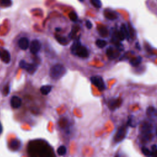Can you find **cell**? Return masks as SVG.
Instances as JSON below:
<instances>
[{
	"label": "cell",
	"mask_w": 157,
	"mask_h": 157,
	"mask_svg": "<svg viewBox=\"0 0 157 157\" xmlns=\"http://www.w3.org/2000/svg\"><path fill=\"white\" fill-rule=\"evenodd\" d=\"M66 72V68L62 65L57 64L53 66L49 71L50 76L54 80H58L62 78Z\"/></svg>",
	"instance_id": "6da1fadb"
},
{
	"label": "cell",
	"mask_w": 157,
	"mask_h": 157,
	"mask_svg": "<svg viewBox=\"0 0 157 157\" xmlns=\"http://www.w3.org/2000/svg\"><path fill=\"white\" fill-rule=\"evenodd\" d=\"M0 4L4 7H9L12 5L11 0H0Z\"/></svg>",
	"instance_id": "7402d4cb"
},
{
	"label": "cell",
	"mask_w": 157,
	"mask_h": 157,
	"mask_svg": "<svg viewBox=\"0 0 157 157\" xmlns=\"http://www.w3.org/2000/svg\"><path fill=\"white\" fill-rule=\"evenodd\" d=\"M19 47L22 50L25 51L30 47V42L28 38H22L19 39L18 42Z\"/></svg>",
	"instance_id": "ba28073f"
},
{
	"label": "cell",
	"mask_w": 157,
	"mask_h": 157,
	"mask_svg": "<svg viewBox=\"0 0 157 157\" xmlns=\"http://www.w3.org/2000/svg\"><path fill=\"white\" fill-rule=\"evenodd\" d=\"M10 105L13 108L17 109L22 105V100L19 96H14L10 100Z\"/></svg>",
	"instance_id": "9c48e42d"
},
{
	"label": "cell",
	"mask_w": 157,
	"mask_h": 157,
	"mask_svg": "<svg viewBox=\"0 0 157 157\" xmlns=\"http://www.w3.org/2000/svg\"><path fill=\"white\" fill-rule=\"evenodd\" d=\"M141 62H142V58L141 57H138L135 58H133L132 60H131L130 63H131V65H132L133 66H137L139 64H141Z\"/></svg>",
	"instance_id": "9a60e30c"
},
{
	"label": "cell",
	"mask_w": 157,
	"mask_h": 157,
	"mask_svg": "<svg viewBox=\"0 0 157 157\" xmlns=\"http://www.w3.org/2000/svg\"><path fill=\"white\" fill-rule=\"evenodd\" d=\"M56 39L58 42H60V44H62L63 45H67V44L68 43V39L64 37H62V36H56Z\"/></svg>",
	"instance_id": "d6986e66"
},
{
	"label": "cell",
	"mask_w": 157,
	"mask_h": 157,
	"mask_svg": "<svg viewBox=\"0 0 157 157\" xmlns=\"http://www.w3.org/2000/svg\"><path fill=\"white\" fill-rule=\"evenodd\" d=\"M142 153H143V154L144 155H146L147 156H152V152L149 149L146 148V147H143L142 149Z\"/></svg>",
	"instance_id": "cb8c5ba5"
},
{
	"label": "cell",
	"mask_w": 157,
	"mask_h": 157,
	"mask_svg": "<svg viewBox=\"0 0 157 157\" xmlns=\"http://www.w3.org/2000/svg\"><path fill=\"white\" fill-rule=\"evenodd\" d=\"M147 114L150 118H153L154 117H157V111L153 107H148L147 110Z\"/></svg>",
	"instance_id": "7c38bea8"
},
{
	"label": "cell",
	"mask_w": 157,
	"mask_h": 157,
	"mask_svg": "<svg viewBox=\"0 0 157 157\" xmlns=\"http://www.w3.org/2000/svg\"><path fill=\"white\" fill-rule=\"evenodd\" d=\"M66 152H67L66 148L64 146L59 147L57 149V153L60 156H64L66 153Z\"/></svg>",
	"instance_id": "e0dca14e"
},
{
	"label": "cell",
	"mask_w": 157,
	"mask_h": 157,
	"mask_svg": "<svg viewBox=\"0 0 157 157\" xmlns=\"http://www.w3.org/2000/svg\"><path fill=\"white\" fill-rule=\"evenodd\" d=\"M90 81L94 86L97 87L100 91H103L106 89V86L103 78L100 76H93L90 78Z\"/></svg>",
	"instance_id": "7a4b0ae2"
},
{
	"label": "cell",
	"mask_w": 157,
	"mask_h": 157,
	"mask_svg": "<svg viewBox=\"0 0 157 157\" xmlns=\"http://www.w3.org/2000/svg\"><path fill=\"white\" fill-rule=\"evenodd\" d=\"M96 44L99 48H104L107 45V42L104 40L98 39L96 41Z\"/></svg>",
	"instance_id": "44dd1931"
},
{
	"label": "cell",
	"mask_w": 157,
	"mask_h": 157,
	"mask_svg": "<svg viewBox=\"0 0 157 157\" xmlns=\"http://www.w3.org/2000/svg\"><path fill=\"white\" fill-rule=\"evenodd\" d=\"M79 29V28L78 27H74L73 28H72V31L71 32V33H70V34H69V37H70L71 38H73L74 36V35L76 34V33L78 31Z\"/></svg>",
	"instance_id": "484cf974"
},
{
	"label": "cell",
	"mask_w": 157,
	"mask_h": 157,
	"mask_svg": "<svg viewBox=\"0 0 157 157\" xmlns=\"http://www.w3.org/2000/svg\"><path fill=\"white\" fill-rule=\"evenodd\" d=\"M69 18L71 19V20H72V22H76L78 19V17L77 14L75 13V12H71L69 13Z\"/></svg>",
	"instance_id": "603a6c76"
},
{
	"label": "cell",
	"mask_w": 157,
	"mask_h": 157,
	"mask_svg": "<svg viewBox=\"0 0 157 157\" xmlns=\"http://www.w3.org/2000/svg\"><path fill=\"white\" fill-rule=\"evenodd\" d=\"M0 57L1 60L6 63H9L10 60V56L9 53L7 51H0Z\"/></svg>",
	"instance_id": "8fae6325"
},
{
	"label": "cell",
	"mask_w": 157,
	"mask_h": 157,
	"mask_svg": "<svg viewBox=\"0 0 157 157\" xmlns=\"http://www.w3.org/2000/svg\"><path fill=\"white\" fill-rule=\"evenodd\" d=\"M121 104V100H111L109 103V107L111 110L114 111L116 108L118 107Z\"/></svg>",
	"instance_id": "30bf717a"
},
{
	"label": "cell",
	"mask_w": 157,
	"mask_h": 157,
	"mask_svg": "<svg viewBox=\"0 0 157 157\" xmlns=\"http://www.w3.org/2000/svg\"><path fill=\"white\" fill-rule=\"evenodd\" d=\"M106 54H107V55L108 56V57L109 58H116V55H115V51L114 50L113 48L112 47H109L108 48L107 51H106Z\"/></svg>",
	"instance_id": "5bb4252c"
},
{
	"label": "cell",
	"mask_w": 157,
	"mask_h": 157,
	"mask_svg": "<svg viewBox=\"0 0 157 157\" xmlns=\"http://www.w3.org/2000/svg\"><path fill=\"white\" fill-rule=\"evenodd\" d=\"M121 30L122 31V32H123L124 34H125V38H126L128 39L130 35H129V33L128 28L126 27V25H125V24H123V25H122Z\"/></svg>",
	"instance_id": "ac0fdd59"
},
{
	"label": "cell",
	"mask_w": 157,
	"mask_h": 157,
	"mask_svg": "<svg viewBox=\"0 0 157 157\" xmlns=\"http://www.w3.org/2000/svg\"><path fill=\"white\" fill-rule=\"evenodd\" d=\"M2 131H3V126H2V125H1V124L0 123V135L1 134Z\"/></svg>",
	"instance_id": "f1b7e54d"
},
{
	"label": "cell",
	"mask_w": 157,
	"mask_h": 157,
	"mask_svg": "<svg viewBox=\"0 0 157 157\" xmlns=\"http://www.w3.org/2000/svg\"><path fill=\"white\" fill-rule=\"evenodd\" d=\"M152 156H157V146L156 145H153L152 146Z\"/></svg>",
	"instance_id": "4316f807"
},
{
	"label": "cell",
	"mask_w": 157,
	"mask_h": 157,
	"mask_svg": "<svg viewBox=\"0 0 157 157\" xmlns=\"http://www.w3.org/2000/svg\"><path fill=\"white\" fill-rule=\"evenodd\" d=\"M104 15L106 19L111 20H114L118 18V15L116 12L109 9L105 10L104 12Z\"/></svg>",
	"instance_id": "52a82bcc"
},
{
	"label": "cell",
	"mask_w": 157,
	"mask_h": 157,
	"mask_svg": "<svg viewBox=\"0 0 157 157\" xmlns=\"http://www.w3.org/2000/svg\"><path fill=\"white\" fill-rule=\"evenodd\" d=\"M74 54L77 55L78 57H80V58H87L89 55V51L87 50V48L84 46H82L81 45H80L77 49L75 51Z\"/></svg>",
	"instance_id": "277c9868"
},
{
	"label": "cell",
	"mask_w": 157,
	"mask_h": 157,
	"mask_svg": "<svg viewBox=\"0 0 157 157\" xmlns=\"http://www.w3.org/2000/svg\"><path fill=\"white\" fill-rule=\"evenodd\" d=\"M19 66L21 68L25 69L30 74H33L38 68V66L36 64L28 63L25 61H24V60H22L19 63Z\"/></svg>",
	"instance_id": "3957f363"
},
{
	"label": "cell",
	"mask_w": 157,
	"mask_h": 157,
	"mask_svg": "<svg viewBox=\"0 0 157 157\" xmlns=\"http://www.w3.org/2000/svg\"><path fill=\"white\" fill-rule=\"evenodd\" d=\"M52 89V87L51 86H44L41 88L40 91L42 94L47 95L51 92Z\"/></svg>",
	"instance_id": "4fadbf2b"
},
{
	"label": "cell",
	"mask_w": 157,
	"mask_h": 157,
	"mask_svg": "<svg viewBox=\"0 0 157 157\" xmlns=\"http://www.w3.org/2000/svg\"><path fill=\"white\" fill-rule=\"evenodd\" d=\"M92 4L96 8H100L102 6L101 0H90Z\"/></svg>",
	"instance_id": "ffe728a7"
},
{
	"label": "cell",
	"mask_w": 157,
	"mask_h": 157,
	"mask_svg": "<svg viewBox=\"0 0 157 157\" xmlns=\"http://www.w3.org/2000/svg\"><path fill=\"white\" fill-rule=\"evenodd\" d=\"M41 48V44L38 40H33L30 44V50L31 54H36Z\"/></svg>",
	"instance_id": "5b68a950"
},
{
	"label": "cell",
	"mask_w": 157,
	"mask_h": 157,
	"mask_svg": "<svg viewBox=\"0 0 157 157\" xmlns=\"http://www.w3.org/2000/svg\"><path fill=\"white\" fill-rule=\"evenodd\" d=\"M86 27L88 29H91L92 28V23L89 20H87L86 22Z\"/></svg>",
	"instance_id": "83f0119b"
},
{
	"label": "cell",
	"mask_w": 157,
	"mask_h": 157,
	"mask_svg": "<svg viewBox=\"0 0 157 157\" xmlns=\"http://www.w3.org/2000/svg\"><path fill=\"white\" fill-rule=\"evenodd\" d=\"M126 128L125 127L120 128L116 134L115 138V141L118 142V141H121L122 140H123L126 136Z\"/></svg>",
	"instance_id": "8992f818"
},
{
	"label": "cell",
	"mask_w": 157,
	"mask_h": 157,
	"mask_svg": "<svg viewBox=\"0 0 157 157\" xmlns=\"http://www.w3.org/2000/svg\"><path fill=\"white\" fill-rule=\"evenodd\" d=\"M137 44V45H136V47H137V48H138V49H139V50H140V49H141V47H139V46H138V43H137V44Z\"/></svg>",
	"instance_id": "f546056e"
},
{
	"label": "cell",
	"mask_w": 157,
	"mask_h": 157,
	"mask_svg": "<svg viewBox=\"0 0 157 157\" xmlns=\"http://www.w3.org/2000/svg\"><path fill=\"white\" fill-rule=\"evenodd\" d=\"M156 135H157V131H156Z\"/></svg>",
	"instance_id": "1f68e13d"
},
{
	"label": "cell",
	"mask_w": 157,
	"mask_h": 157,
	"mask_svg": "<svg viewBox=\"0 0 157 157\" xmlns=\"http://www.w3.org/2000/svg\"><path fill=\"white\" fill-rule=\"evenodd\" d=\"M117 38H118L119 40L120 41H124L125 38V34H124V33L122 32V31L120 30L119 31L117 32Z\"/></svg>",
	"instance_id": "d4e9b609"
},
{
	"label": "cell",
	"mask_w": 157,
	"mask_h": 157,
	"mask_svg": "<svg viewBox=\"0 0 157 157\" xmlns=\"http://www.w3.org/2000/svg\"><path fill=\"white\" fill-rule=\"evenodd\" d=\"M80 1H83V0H80Z\"/></svg>",
	"instance_id": "4dcf8cb0"
},
{
	"label": "cell",
	"mask_w": 157,
	"mask_h": 157,
	"mask_svg": "<svg viewBox=\"0 0 157 157\" xmlns=\"http://www.w3.org/2000/svg\"><path fill=\"white\" fill-rule=\"evenodd\" d=\"M98 32L103 37H106L108 34V31L107 28L103 26H100L98 27Z\"/></svg>",
	"instance_id": "2e32d148"
}]
</instances>
